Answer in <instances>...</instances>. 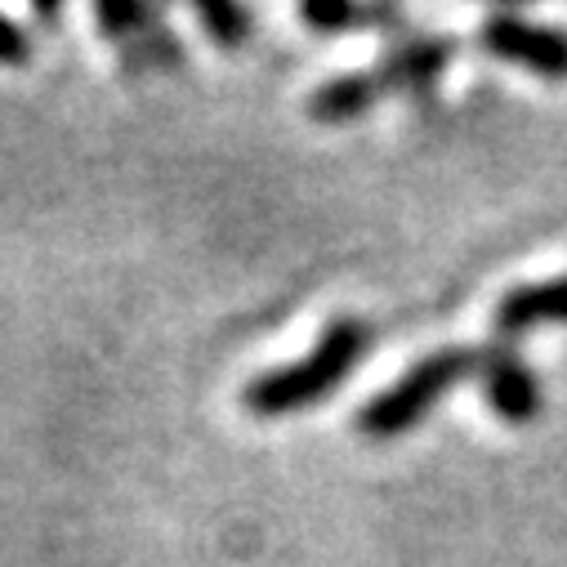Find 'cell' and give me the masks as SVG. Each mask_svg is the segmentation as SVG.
Here are the masks:
<instances>
[{"label":"cell","instance_id":"1","mask_svg":"<svg viewBox=\"0 0 567 567\" xmlns=\"http://www.w3.org/2000/svg\"><path fill=\"white\" fill-rule=\"evenodd\" d=\"M367 344H371V327L362 318H331L327 331L318 336V344L300 362L272 367L246 384V393H241L246 411L272 420V415H296V411L327 402L358 371Z\"/></svg>","mask_w":567,"mask_h":567},{"label":"cell","instance_id":"2","mask_svg":"<svg viewBox=\"0 0 567 567\" xmlns=\"http://www.w3.org/2000/svg\"><path fill=\"white\" fill-rule=\"evenodd\" d=\"M470 375H478V349L452 344V349H434L424 353L411 371H402L384 393H375L358 415H353V430L371 443H389L411 434L415 424L430 415L456 384H465Z\"/></svg>","mask_w":567,"mask_h":567},{"label":"cell","instance_id":"3","mask_svg":"<svg viewBox=\"0 0 567 567\" xmlns=\"http://www.w3.org/2000/svg\"><path fill=\"white\" fill-rule=\"evenodd\" d=\"M478 45L492 59L518 63L540 81H567V32L549 23H532L523 14L496 10L478 23Z\"/></svg>","mask_w":567,"mask_h":567},{"label":"cell","instance_id":"4","mask_svg":"<svg viewBox=\"0 0 567 567\" xmlns=\"http://www.w3.org/2000/svg\"><path fill=\"white\" fill-rule=\"evenodd\" d=\"M478 380H483V398L487 406L505 420V424H532L545 406L540 380L536 371L518 358V344L492 340L487 349H478Z\"/></svg>","mask_w":567,"mask_h":567},{"label":"cell","instance_id":"5","mask_svg":"<svg viewBox=\"0 0 567 567\" xmlns=\"http://www.w3.org/2000/svg\"><path fill=\"white\" fill-rule=\"evenodd\" d=\"M456 59V41L443 37V32H420L411 41H398L375 68V85L380 94H424L443 81V72L452 68Z\"/></svg>","mask_w":567,"mask_h":567},{"label":"cell","instance_id":"6","mask_svg":"<svg viewBox=\"0 0 567 567\" xmlns=\"http://www.w3.org/2000/svg\"><path fill=\"white\" fill-rule=\"evenodd\" d=\"M536 327H567V272L505 291L492 313V331L505 344H518Z\"/></svg>","mask_w":567,"mask_h":567},{"label":"cell","instance_id":"7","mask_svg":"<svg viewBox=\"0 0 567 567\" xmlns=\"http://www.w3.org/2000/svg\"><path fill=\"white\" fill-rule=\"evenodd\" d=\"M380 99L384 94H380L371 68H358V72H344V76L322 81L309 94V116L318 125H349V121H362Z\"/></svg>","mask_w":567,"mask_h":567},{"label":"cell","instance_id":"8","mask_svg":"<svg viewBox=\"0 0 567 567\" xmlns=\"http://www.w3.org/2000/svg\"><path fill=\"white\" fill-rule=\"evenodd\" d=\"M300 19L318 32H353V28H393L398 10L393 6H353V0H305Z\"/></svg>","mask_w":567,"mask_h":567},{"label":"cell","instance_id":"9","mask_svg":"<svg viewBox=\"0 0 567 567\" xmlns=\"http://www.w3.org/2000/svg\"><path fill=\"white\" fill-rule=\"evenodd\" d=\"M197 19L206 23L210 41L219 50H241L250 41V14L241 6H228V0H210V6H197Z\"/></svg>","mask_w":567,"mask_h":567}]
</instances>
